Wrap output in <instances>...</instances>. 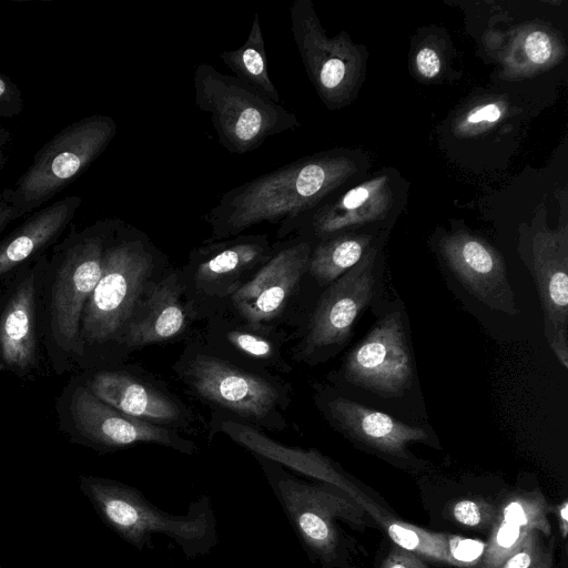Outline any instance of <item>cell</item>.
<instances>
[{"label": "cell", "instance_id": "cell-23", "mask_svg": "<svg viewBox=\"0 0 568 568\" xmlns=\"http://www.w3.org/2000/svg\"><path fill=\"white\" fill-rule=\"evenodd\" d=\"M183 290L182 280L176 273L156 283L130 322L122 345L128 348L141 347L180 335L187 324V312L182 302Z\"/></svg>", "mask_w": 568, "mask_h": 568}, {"label": "cell", "instance_id": "cell-37", "mask_svg": "<svg viewBox=\"0 0 568 568\" xmlns=\"http://www.w3.org/2000/svg\"><path fill=\"white\" fill-rule=\"evenodd\" d=\"M9 138L10 133L3 126L0 125V169L3 166L6 162L4 148L9 141Z\"/></svg>", "mask_w": 568, "mask_h": 568}, {"label": "cell", "instance_id": "cell-32", "mask_svg": "<svg viewBox=\"0 0 568 568\" xmlns=\"http://www.w3.org/2000/svg\"><path fill=\"white\" fill-rule=\"evenodd\" d=\"M525 50L532 62L545 63L551 55V41L545 32L534 31L525 40Z\"/></svg>", "mask_w": 568, "mask_h": 568}, {"label": "cell", "instance_id": "cell-17", "mask_svg": "<svg viewBox=\"0 0 568 568\" xmlns=\"http://www.w3.org/2000/svg\"><path fill=\"white\" fill-rule=\"evenodd\" d=\"M291 30L317 93L326 103H336L345 92L348 59L345 41L326 38L310 0H294L290 7Z\"/></svg>", "mask_w": 568, "mask_h": 568}, {"label": "cell", "instance_id": "cell-10", "mask_svg": "<svg viewBox=\"0 0 568 568\" xmlns=\"http://www.w3.org/2000/svg\"><path fill=\"white\" fill-rule=\"evenodd\" d=\"M48 253L21 266L0 294V371L18 378L36 375L41 364V291Z\"/></svg>", "mask_w": 568, "mask_h": 568}, {"label": "cell", "instance_id": "cell-6", "mask_svg": "<svg viewBox=\"0 0 568 568\" xmlns=\"http://www.w3.org/2000/svg\"><path fill=\"white\" fill-rule=\"evenodd\" d=\"M255 457L307 556L334 568L341 555L337 520L363 528L364 508L334 486L304 481L281 464Z\"/></svg>", "mask_w": 568, "mask_h": 568}, {"label": "cell", "instance_id": "cell-26", "mask_svg": "<svg viewBox=\"0 0 568 568\" xmlns=\"http://www.w3.org/2000/svg\"><path fill=\"white\" fill-rule=\"evenodd\" d=\"M367 244L365 236L320 240L312 247L307 272L320 283H333L363 258Z\"/></svg>", "mask_w": 568, "mask_h": 568}, {"label": "cell", "instance_id": "cell-24", "mask_svg": "<svg viewBox=\"0 0 568 568\" xmlns=\"http://www.w3.org/2000/svg\"><path fill=\"white\" fill-rule=\"evenodd\" d=\"M357 504L373 516L396 546L418 554L425 559L465 567L476 562L483 552L484 546L476 540L432 532L400 521L365 495L357 500Z\"/></svg>", "mask_w": 568, "mask_h": 568}, {"label": "cell", "instance_id": "cell-35", "mask_svg": "<svg viewBox=\"0 0 568 568\" xmlns=\"http://www.w3.org/2000/svg\"><path fill=\"white\" fill-rule=\"evenodd\" d=\"M501 111L500 108L495 104H486L481 108L474 109L467 118L469 123H480V122H495L500 118Z\"/></svg>", "mask_w": 568, "mask_h": 568}, {"label": "cell", "instance_id": "cell-16", "mask_svg": "<svg viewBox=\"0 0 568 568\" xmlns=\"http://www.w3.org/2000/svg\"><path fill=\"white\" fill-rule=\"evenodd\" d=\"M440 247L447 265L470 295L494 311L518 314L504 260L496 250L464 233L446 236Z\"/></svg>", "mask_w": 568, "mask_h": 568}, {"label": "cell", "instance_id": "cell-12", "mask_svg": "<svg viewBox=\"0 0 568 568\" xmlns=\"http://www.w3.org/2000/svg\"><path fill=\"white\" fill-rule=\"evenodd\" d=\"M521 260L536 285L544 334L559 363L568 367V255L564 233L539 230L520 243Z\"/></svg>", "mask_w": 568, "mask_h": 568}, {"label": "cell", "instance_id": "cell-22", "mask_svg": "<svg viewBox=\"0 0 568 568\" xmlns=\"http://www.w3.org/2000/svg\"><path fill=\"white\" fill-rule=\"evenodd\" d=\"M220 430L234 442L261 456L334 486L345 493L355 503L362 496L356 488L332 463L315 449H302L285 446L267 437L264 433L246 423L226 419L220 423Z\"/></svg>", "mask_w": 568, "mask_h": 568}, {"label": "cell", "instance_id": "cell-19", "mask_svg": "<svg viewBox=\"0 0 568 568\" xmlns=\"http://www.w3.org/2000/svg\"><path fill=\"white\" fill-rule=\"evenodd\" d=\"M82 204L79 195H69L32 212L0 241V281L8 280L21 266L53 247L71 224Z\"/></svg>", "mask_w": 568, "mask_h": 568}, {"label": "cell", "instance_id": "cell-5", "mask_svg": "<svg viewBox=\"0 0 568 568\" xmlns=\"http://www.w3.org/2000/svg\"><path fill=\"white\" fill-rule=\"evenodd\" d=\"M194 101L211 116L220 144L245 154L268 138L298 128L296 115L234 75L199 64L193 74Z\"/></svg>", "mask_w": 568, "mask_h": 568}, {"label": "cell", "instance_id": "cell-15", "mask_svg": "<svg viewBox=\"0 0 568 568\" xmlns=\"http://www.w3.org/2000/svg\"><path fill=\"white\" fill-rule=\"evenodd\" d=\"M275 251L266 235L239 234L212 241L190 254L186 266L191 285L202 297H229L254 274Z\"/></svg>", "mask_w": 568, "mask_h": 568}, {"label": "cell", "instance_id": "cell-8", "mask_svg": "<svg viewBox=\"0 0 568 568\" xmlns=\"http://www.w3.org/2000/svg\"><path fill=\"white\" fill-rule=\"evenodd\" d=\"M59 426L68 437L101 452H111L136 444H156L193 454V442L175 429L125 415L99 399L80 375L69 379L55 404Z\"/></svg>", "mask_w": 568, "mask_h": 568}, {"label": "cell", "instance_id": "cell-20", "mask_svg": "<svg viewBox=\"0 0 568 568\" xmlns=\"http://www.w3.org/2000/svg\"><path fill=\"white\" fill-rule=\"evenodd\" d=\"M80 376L99 399L125 415L161 426L184 419L178 402L126 373L99 369Z\"/></svg>", "mask_w": 568, "mask_h": 568}, {"label": "cell", "instance_id": "cell-31", "mask_svg": "<svg viewBox=\"0 0 568 568\" xmlns=\"http://www.w3.org/2000/svg\"><path fill=\"white\" fill-rule=\"evenodd\" d=\"M381 568H428V565L424 557L395 545L385 557Z\"/></svg>", "mask_w": 568, "mask_h": 568}, {"label": "cell", "instance_id": "cell-13", "mask_svg": "<svg viewBox=\"0 0 568 568\" xmlns=\"http://www.w3.org/2000/svg\"><path fill=\"white\" fill-rule=\"evenodd\" d=\"M312 247V242L301 236L275 243L270 260L230 296L247 325L262 328L282 314L307 272Z\"/></svg>", "mask_w": 568, "mask_h": 568}, {"label": "cell", "instance_id": "cell-7", "mask_svg": "<svg viewBox=\"0 0 568 568\" xmlns=\"http://www.w3.org/2000/svg\"><path fill=\"white\" fill-rule=\"evenodd\" d=\"M115 134V121L103 114L85 116L57 133L38 150L30 166L10 187L19 216L41 209L79 178Z\"/></svg>", "mask_w": 568, "mask_h": 568}, {"label": "cell", "instance_id": "cell-18", "mask_svg": "<svg viewBox=\"0 0 568 568\" xmlns=\"http://www.w3.org/2000/svg\"><path fill=\"white\" fill-rule=\"evenodd\" d=\"M325 412L346 437L389 456L407 457L410 443L425 442L428 437L420 427L342 396L329 399Z\"/></svg>", "mask_w": 568, "mask_h": 568}, {"label": "cell", "instance_id": "cell-36", "mask_svg": "<svg viewBox=\"0 0 568 568\" xmlns=\"http://www.w3.org/2000/svg\"><path fill=\"white\" fill-rule=\"evenodd\" d=\"M558 519L561 536L566 539L568 532V501L566 499L558 505Z\"/></svg>", "mask_w": 568, "mask_h": 568}, {"label": "cell", "instance_id": "cell-4", "mask_svg": "<svg viewBox=\"0 0 568 568\" xmlns=\"http://www.w3.org/2000/svg\"><path fill=\"white\" fill-rule=\"evenodd\" d=\"M80 487L103 521L138 550L148 546L154 534L172 539L189 559L207 555L219 544L210 496L191 503L185 515H173L121 481L81 475Z\"/></svg>", "mask_w": 568, "mask_h": 568}, {"label": "cell", "instance_id": "cell-34", "mask_svg": "<svg viewBox=\"0 0 568 568\" xmlns=\"http://www.w3.org/2000/svg\"><path fill=\"white\" fill-rule=\"evenodd\" d=\"M11 197L10 187L0 186V233L14 220L19 219Z\"/></svg>", "mask_w": 568, "mask_h": 568}, {"label": "cell", "instance_id": "cell-3", "mask_svg": "<svg viewBox=\"0 0 568 568\" xmlns=\"http://www.w3.org/2000/svg\"><path fill=\"white\" fill-rule=\"evenodd\" d=\"M156 262L158 251L148 236L115 219L105 244L101 276L81 317L80 368H93L122 345Z\"/></svg>", "mask_w": 568, "mask_h": 568}, {"label": "cell", "instance_id": "cell-28", "mask_svg": "<svg viewBox=\"0 0 568 568\" xmlns=\"http://www.w3.org/2000/svg\"><path fill=\"white\" fill-rule=\"evenodd\" d=\"M541 535L538 530L528 532L497 568H552V542L545 544Z\"/></svg>", "mask_w": 568, "mask_h": 568}, {"label": "cell", "instance_id": "cell-25", "mask_svg": "<svg viewBox=\"0 0 568 568\" xmlns=\"http://www.w3.org/2000/svg\"><path fill=\"white\" fill-rule=\"evenodd\" d=\"M223 63L234 77L258 90L272 101L281 103L267 68L262 26L255 13L246 41L237 49L220 53Z\"/></svg>", "mask_w": 568, "mask_h": 568}, {"label": "cell", "instance_id": "cell-27", "mask_svg": "<svg viewBox=\"0 0 568 568\" xmlns=\"http://www.w3.org/2000/svg\"><path fill=\"white\" fill-rule=\"evenodd\" d=\"M219 342L226 345L237 357L254 362L257 365L275 366L282 363L280 348L275 342L266 335L255 331V327L247 325V328L227 327L217 331Z\"/></svg>", "mask_w": 568, "mask_h": 568}, {"label": "cell", "instance_id": "cell-29", "mask_svg": "<svg viewBox=\"0 0 568 568\" xmlns=\"http://www.w3.org/2000/svg\"><path fill=\"white\" fill-rule=\"evenodd\" d=\"M497 506L483 498H463L452 506V516L460 525L476 528H490Z\"/></svg>", "mask_w": 568, "mask_h": 568}, {"label": "cell", "instance_id": "cell-11", "mask_svg": "<svg viewBox=\"0 0 568 568\" xmlns=\"http://www.w3.org/2000/svg\"><path fill=\"white\" fill-rule=\"evenodd\" d=\"M347 382L382 397L402 396L413 383V361L399 312L382 317L346 356Z\"/></svg>", "mask_w": 568, "mask_h": 568}, {"label": "cell", "instance_id": "cell-33", "mask_svg": "<svg viewBox=\"0 0 568 568\" xmlns=\"http://www.w3.org/2000/svg\"><path fill=\"white\" fill-rule=\"evenodd\" d=\"M416 65L425 78H434L440 70V60L434 50L423 48L416 55Z\"/></svg>", "mask_w": 568, "mask_h": 568}, {"label": "cell", "instance_id": "cell-1", "mask_svg": "<svg viewBox=\"0 0 568 568\" xmlns=\"http://www.w3.org/2000/svg\"><path fill=\"white\" fill-rule=\"evenodd\" d=\"M115 219L72 230L48 254L42 278V347L58 375L79 367L80 323L102 273L103 255Z\"/></svg>", "mask_w": 568, "mask_h": 568}, {"label": "cell", "instance_id": "cell-21", "mask_svg": "<svg viewBox=\"0 0 568 568\" xmlns=\"http://www.w3.org/2000/svg\"><path fill=\"white\" fill-rule=\"evenodd\" d=\"M549 511L550 507L538 489L505 497L497 506L488 540L478 559V568H497L532 530L549 536Z\"/></svg>", "mask_w": 568, "mask_h": 568}, {"label": "cell", "instance_id": "cell-14", "mask_svg": "<svg viewBox=\"0 0 568 568\" xmlns=\"http://www.w3.org/2000/svg\"><path fill=\"white\" fill-rule=\"evenodd\" d=\"M374 266L375 252L371 251L322 294L301 344L303 359L310 361L347 338L356 318L373 297Z\"/></svg>", "mask_w": 568, "mask_h": 568}, {"label": "cell", "instance_id": "cell-9", "mask_svg": "<svg viewBox=\"0 0 568 568\" xmlns=\"http://www.w3.org/2000/svg\"><path fill=\"white\" fill-rule=\"evenodd\" d=\"M181 378L200 398L268 428L282 429L287 393L280 384L221 357L195 352L180 368Z\"/></svg>", "mask_w": 568, "mask_h": 568}, {"label": "cell", "instance_id": "cell-30", "mask_svg": "<svg viewBox=\"0 0 568 568\" xmlns=\"http://www.w3.org/2000/svg\"><path fill=\"white\" fill-rule=\"evenodd\" d=\"M23 109L20 89L10 78L0 72V118L19 115Z\"/></svg>", "mask_w": 568, "mask_h": 568}, {"label": "cell", "instance_id": "cell-2", "mask_svg": "<svg viewBox=\"0 0 568 568\" xmlns=\"http://www.w3.org/2000/svg\"><path fill=\"white\" fill-rule=\"evenodd\" d=\"M347 160L329 154L303 158L229 190L206 213L210 242L298 216L342 183L349 172Z\"/></svg>", "mask_w": 568, "mask_h": 568}]
</instances>
